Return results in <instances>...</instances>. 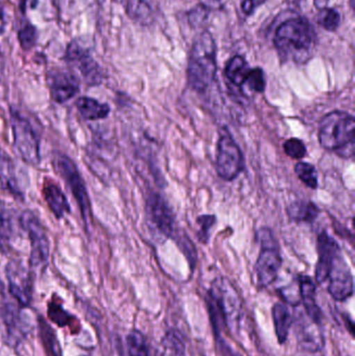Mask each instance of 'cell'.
<instances>
[{
    "mask_svg": "<svg viewBox=\"0 0 355 356\" xmlns=\"http://www.w3.org/2000/svg\"><path fill=\"white\" fill-rule=\"evenodd\" d=\"M273 43L283 62L306 64L314 56L317 35L312 23L306 17H291L275 31Z\"/></svg>",
    "mask_w": 355,
    "mask_h": 356,
    "instance_id": "1",
    "label": "cell"
},
{
    "mask_svg": "<svg viewBox=\"0 0 355 356\" xmlns=\"http://www.w3.org/2000/svg\"><path fill=\"white\" fill-rule=\"evenodd\" d=\"M217 74V47L210 31H204L194 41L188 62V83L191 89L204 93Z\"/></svg>",
    "mask_w": 355,
    "mask_h": 356,
    "instance_id": "2",
    "label": "cell"
},
{
    "mask_svg": "<svg viewBox=\"0 0 355 356\" xmlns=\"http://www.w3.org/2000/svg\"><path fill=\"white\" fill-rule=\"evenodd\" d=\"M355 120L343 111L325 115L319 125V142L329 152L344 159L354 158L355 152Z\"/></svg>",
    "mask_w": 355,
    "mask_h": 356,
    "instance_id": "3",
    "label": "cell"
},
{
    "mask_svg": "<svg viewBox=\"0 0 355 356\" xmlns=\"http://www.w3.org/2000/svg\"><path fill=\"white\" fill-rule=\"evenodd\" d=\"M208 309L215 330H237L242 318V303L235 286L226 278H217L208 294Z\"/></svg>",
    "mask_w": 355,
    "mask_h": 356,
    "instance_id": "4",
    "label": "cell"
},
{
    "mask_svg": "<svg viewBox=\"0 0 355 356\" xmlns=\"http://www.w3.org/2000/svg\"><path fill=\"white\" fill-rule=\"evenodd\" d=\"M10 127L14 137V148L24 162L31 165L40 163V131L35 121L20 110L10 111Z\"/></svg>",
    "mask_w": 355,
    "mask_h": 356,
    "instance_id": "5",
    "label": "cell"
},
{
    "mask_svg": "<svg viewBox=\"0 0 355 356\" xmlns=\"http://www.w3.org/2000/svg\"><path fill=\"white\" fill-rule=\"evenodd\" d=\"M256 238L260 242L261 250L254 271L258 288L265 289L276 280L283 261L279 242L270 228H261L256 232Z\"/></svg>",
    "mask_w": 355,
    "mask_h": 356,
    "instance_id": "6",
    "label": "cell"
},
{
    "mask_svg": "<svg viewBox=\"0 0 355 356\" xmlns=\"http://www.w3.org/2000/svg\"><path fill=\"white\" fill-rule=\"evenodd\" d=\"M53 166L58 175L64 179L68 186L69 190L72 193L73 197L79 204V211L83 216L85 225L89 226L92 221V207L90 201L89 193L85 186V180L81 177L79 168L75 163L66 154H54Z\"/></svg>",
    "mask_w": 355,
    "mask_h": 356,
    "instance_id": "7",
    "label": "cell"
},
{
    "mask_svg": "<svg viewBox=\"0 0 355 356\" xmlns=\"http://www.w3.org/2000/svg\"><path fill=\"white\" fill-rule=\"evenodd\" d=\"M215 167L217 175L226 181L235 180L245 169L241 148L225 129L220 131Z\"/></svg>",
    "mask_w": 355,
    "mask_h": 356,
    "instance_id": "8",
    "label": "cell"
},
{
    "mask_svg": "<svg viewBox=\"0 0 355 356\" xmlns=\"http://www.w3.org/2000/svg\"><path fill=\"white\" fill-rule=\"evenodd\" d=\"M64 60L73 70L81 75L88 86L96 87L101 85L104 79L101 66L94 58L90 49L83 47L77 40H72L67 45Z\"/></svg>",
    "mask_w": 355,
    "mask_h": 356,
    "instance_id": "9",
    "label": "cell"
},
{
    "mask_svg": "<svg viewBox=\"0 0 355 356\" xmlns=\"http://www.w3.org/2000/svg\"><path fill=\"white\" fill-rule=\"evenodd\" d=\"M21 226L28 236L31 243V265L41 267L49 259L50 243L47 232L39 218L31 211H23L20 218Z\"/></svg>",
    "mask_w": 355,
    "mask_h": 356,
    "instance_id": "10",
    "label": "cell"
},
{
    "mask_svg": "<svg viewBox=\"0 0 355 356\" xmlns=\"http://www.w3.org/2000/svg\"><path fill=\"white\" fill-rule=\"evenodd\" d=\"M146 209L148 220L156 227V232L165 238H174L176 232L174 213L165 198L158 193H151L148 196Z\"/></svg>",
    "mask_w": 355,
    "mask_h": 356,
    "instance_id": "11",
    "label": "cell"
},
{
    "mask_svg": "<svg viewBox=\"0 0 355 356\" xmlns=\"http://www.w3.org/2000/svg\"><path fill=\"white\" fill-rule=\"evenodd\" d=\"M327 280L329 294L335 300L345 301L354 295V276L342 252L333 259Z\"/></svg>",
    "mask_w": 355,
    "mask_h": 356,
    "instance_id": "12",
    "label": "cell"
},
{
    "mask_svg": "<svg viewBox=\"0 0 355 356\" xmlns=\"http://www.w3.org/2000/svg\"><path fill=\"white\" fill-rule=\"evenodd\" d=\"M47 83L51 99L63 104L79 92V79L70 71L51 69L47 73Z\"/></svg>",
    "mask_w": 355,
    "mask_h": 356,
    "instance_id": "13",
    "label": "cell"
},
{
    "mask_svg": "<svg viewBox=\"0 0 355 356\" xmlns=\"http://www.w3.org/2000/svg\"><path fill=\"white\" fill-rule=\"evenodd\" d=\"M6 278L10 294L23 307L28 305L31 300L33 282L27 268L21 261H12L6 267Z\"/></svg>",
    "mask_w": 355,
    "mask_h": 356,
    "instance_id": "14",
    "label": "cell"
},
{
    "mask_svg": "<svg viewBox=\"0 0 355 356\" xmlns=\"http://www.w3.org/2000/svg\"><path fill=\"white\" fill-rule=\"evenodd\" d=\"M296 322V337L298 343L308 353H318L324 346L322 325L312 321L306 315L300 314Z\"/></svg>",
    "mask_w": 355,
    "mask_h": 356,
    "instance_id": "15",
    "label": "cell"
},
{
    "mask_svg": "<svg viewBox=\"0 0 355 356\" xmlns=\"http://www.w3.org/2000/svg\"><path fill=\"white\" fill-rule=\"evenodd\" d=\"M317 247H318L319 257L316 266V282L319 284H322L329 278L333 259L342 251L337 241L329 236L327 232L319 234Z\"/></svg>",
    "mask_w": 355,
    "mask_h": 356,
    "instance_id": "16",
    "label": "cell"
},
{
    "mask_svg": "<svg viewBox=\"0 0 355 356\" xmlns=\"http://www.w3.org/2000/svg\"><path fill=\"white\" fill-rule=\"evenodd\" d=\"M300 296L306 309V316L312 321L322 325L323 314L316 300V286L310 276L299 278Z\"/></svg>",
    "mask_w": 355,
    "mask_h": 356,
    "instance_id": "17",
    "label": "cell"
},
{
    "mask_svg": "<svg viewBox=\"0 0 355 356\" xmlns=\"http://www.w3.org/2000/svg\"><path fill=\"white\" fill-rule=\"evenodd\" d=\"M42 192L50 211L56 219H62L66 213H70L68 199L58 184L52 181L45 182Z\"/></svg>",
    "mask_w": 355,
    "mask_h": 356,
    "instance_id": "18",
    "label": "cell"
},
{
    "mask_svg": "<svg viewBox=\"0 0 355 356\" xmlns=\"http://www.w3.org/2000/svg\"><path fill=\"white\" fill-rule=\"evenodd\" d=\"M272 319L275 334L279 344H283L289 336L290 330L294 324V318L289 307L283 303H275L272 309Z\"/></svg>",
    "mask_w": 355,
    "mask_h": 356,
    "instance_id": "19",
    "label": "cell"
},
{
    "mask_svg": "<svg viewBox=\"0 0 355 356\" xmlns=\"http://www.w3.org/2000/svg\"><path fill=\"white\" fill-rule=\"evenodd\" d=\"M76 108L85 120L97 121L106 119L110 115L108 104L98 102L95 98L81 97L77 99Z\"/></svg>",
    "mask_w": 355,
    "mask_h": 356,
    "instance_id": "20",
    "label": "cell"
},
{
    "mask_svg": "<svg viewBox=\"0 0 355 356\" xmlns=\"http://www.w3.org/2000/svg\"><path fill=\"white\" fill-rule=\"evenodd\" d=\"M125 13L133 22L149 25L154 21V10L146 0H123Z\"/></svg>",
    "mask_w": 355,
    "mask_h": 356,
    "instance_id": "21",
    "label": "cell"
},
{
    "mask_svg": "<svg viewBox=\"0 0 355 356\" xmlns=\"http://www.w3.org/2000/svg\"><path fill=\"white\" fill-rule=\"evenodd\" d=\"M250 70L251 68L247 60L243 56H236L227 63L225 67V76L231 81V85L237 87L241 92Z\"/></svg>",
    "mask_w": 355,
    "mask_h": 356,
    "instance_id": "22",
    "label": "cell"
},
{
    "mask_svg": "<svg viewBox=\"0 0 355 356\" xmlns=\"http://www.w3.org/2000/svg\"><path fill=\"white\" fill-rule=\"evenodd\" d=\"M320 213V209L312 201H296L288 207L290 219L298 223H313Z\"/></svg>",
    "mask_w": 355,
    "mask_h": 356,
    "instance_id": "23",
    "label": "cell"
},
{
    "mask_svg": "<svg viewBox=\"0 0 355 356\" xmlns=\"http://www.w3.org/2000/svg\"><path fill=\"white\" fill-rule=\"evenodd\" d=\"M17 39H18L19 45L23 50L33 49L37 46L38 40H39V31L37 26L28 19H24L23 22L19 26L17 31Z\"/></svg>",
    "mask_w": 355,
    "mask_h": 356,
    "instance_id": "24",
    "label": "cell"
},
{
    "mask_svg": "<svg viewBox=\"0 0 355 356\" xmlns=\"http://www.w3.org/2000/svg\"><path fill=\"white\" fill-rule=\"evenodd\" d=\"M126 347L129 356H150L147 339L139 330L129 332L126 338Z\"/></svg>",
    "mask_w": 355,
    "mask_h": 356,
    "instance_id": "25",
    "label": "cell"
},
{
    "mask_svg": "<svg viewBox=\"0 0 355 356\" xmlns=\"http://www.w3.org/2000/svg\"><path fill=\"white\" fill-rule=\"evenodd\" d=\"M165 350L172 356H187V347L179 330H169L163 340Z\"/></svg>",
    "mask_w": 355,
    "mask_h": 356,
    "instance_id": "26",
    "label": "cell"
},
{
    "mask_svg": "<svg viewBox=\"0 0 355 356\" xmlns=\"http://www.w3.org/2000/svg\"><path fill=\"white\" fill-rule=\"evenodd\" d=\"M266 89V76L263 69L254 68L250 70L247 79L242 88L241 93L245 95V91L254 93H263Z\"/></svg>",
    "mask_w": 355,
    "mask_h": 356,
    "instance_id": "27",
    "label": "cell"
},
{
    "mask_svg": "<svg viewBox=\"0 0 355 356\" xmlns=\"http://www.w3.org/2000/svg\"><path fill=\"white\" fill-rule=\"evenodd\" d=\"M295 173L308 188H318V173L312 164L304 162L297 163L295 166Z\"/></svg>",
    "mask_w": 355,
    "mask_h": 356,
    "instance_id": "28",
    "label": "cell"
},
{
    "mask_svg": "<svg viewBox=\"0 0 355 356\" xmlns=\"http://www.w3.org/2000/svg\"><path fill=\"white\" fill-rule=\"evenodd\" d=\"M341 23V15L335 8H325L320 10L318 24L327 31H336Z\"/></svg>",
    "mask_w": 355,
    "mask_h": 356,
    "instance_id": "29",
    "label": "cell"
},
{
    "mask_svg": "<svg viewBox=\"0 0 355 356\" xmlns=\"http://www.w3.org/2000/svg\"><path fill=\"white\" fill-rule=\"evenodd\" d=\"M199 229L197 232L198 240L201 244H208L210 238V232L216 223V217L214 215H202L196 220Z\"/></svg>",
    "mask_w": 355,
    "mask_h": 356,
    "instance_id": "30",
    "label": "cell"
},
{
    "mask_svg": "<svg viewBox=\"0 0 355 356\" xmlns=\"http://www.w3.org/2000/svg\"><path fill=\"white\" fill-rule=\"evenodd\" d=\"M12 236V224L10 217L2 202H0V246L3 248L10 242Z\"/></svg>",
    "mask_w": 355,
    "mask_h": 356,
    "instance_id": "31",
    "label": "cell"
},
{
    "mask_svg": "<svg viewBox=\"0 0 355 356\" xmlns=\"http://www.w3.org/2000/svg\"><path fill=\"white\" fill-rule=\"evenodd\" d=\"M283 150L290 158L294 159V160H302L306 154V146L304 145L302 140L296 139V138L287 140L283 144Z\"/></svg>",
    "mask_w": 355,
    "mask_h": 356,
    "instance_id": "32",
    "label": "cell"
},
{
    "mask_svg": "<svg viewBox=\"0 0 355 356\" xmlns=\"http://www.w3.org/2000/svg\"><path fill=\"white\" fill-rule=\"evenodd\" d=\"M176 242L179 247H181V250H183V254L187 257L188 261L191 264L192 269H194L197 257H196V251L195 248H194L193 243L189 238H183V236H177Z\"/></svg>",
    "mask_w": 355,
    "mask_h": 356,
    "instance_id": "33",
    "label": "cell"
},
{
    "mask_svg": "<svg viewBox=\"0 0 355 356\" xmlns=\"http://www.w3.org/2000/svg\"><path fill=\"white\" fill-rule=\"evenodd\" d=\"M208 16V6H204V4H198L193 10H190L188 18H189V22L192 26H198L206 20Z\"/></svg>",
    "mask_w": 355,
    "mask_h": 356,
    "instance_id": "34",
    "label": "cell"
},
{
    "mask_svg": "<svg viewBox=\"0 0 355 356\" xmlns=\"http://www.w3.org/2000/svg\"><path fill=\"white\" fill-rule=\"evenodd\" d=\"M266 2V0H242L241 8L246 16L254 14V10Z\"/></svg>",
    "mask_w": 355,
    "mask_h": 356,
    "instance_id": "35",
    "label": "cell"
},
{
    "mask_svg": "<svg viewBox=\"0 0 355 356\" xmlns=\"http://www.w3.org/2000/svg\"><path fill=\"white\" fill-rule=\"evenodd\" d=\"M40 0H19V10L24 15L27 10H35Z\"/></svg>",
    "mask_w": 355,
    "mask_h": 356,
    "instance_id": "36",
    "label": "cell"
},
{
    "mask_svg": "<svg viewBox=\"0 0 355 356\" xmlns=\"http://www.w3.org/2000/svg\"><path fill=\"white\" fill-rule=\"evenodd\" d=\"M329 3V0H314V6H316V8H318L319 10L327 8Z\"/></svg>",
    "mask_w": 355,
    "mask_h": 356,
    "instance_id": "37",
    "label": "cell"
},
{
    "mask_svg": "<svg viewBox=\"0 0 355 356\" xmlns=\"http://www.w3.org/2000/svg\"><path fill=\"white\" fill-rule=\"evenodd\" d=\"M4 29H6V22H4L3 10H2L1 6H0V35L3 33Z\"/></svg>",
    "mask_w": 355,
    "mask_h": 356,
    "instance_id": "38",
    "label": "cell"
},
{
    "mask_svg": "<svg viewBox=\"0 0 355 356\" xmlns=\"http://www.w3.org/2000/svg\"><path fill=\"white\" fill-rule=\"evenodd\" d=\"M3 56H2L1 51H0V73H1L2 69H3Z\"/></svg>",
    "mask_w": 355,
    "mask_h": 356,
    "instance_id": "39",
    "label": "cell"
}]
</instances>
